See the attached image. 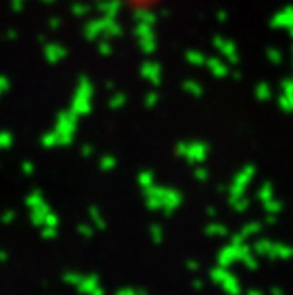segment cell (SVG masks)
Listing matches in <instances>:
<instances>
[{
	"instance_id": "obj_1",
	"label": "cell",
	"mask_w": 293,
	"mask_h": 295,
	"mask_svg": "<svg viewBox=\"0 0 293 295\" xmlns=\"http://www.w3.org/2000/svg\"><path fill=\"white\" fill-rule=\"evenodd\" d=\"M120 4L132 8V10H139V12H145V10H153L162 2V0H118Z\"/></svg>"
}]
</instances>
